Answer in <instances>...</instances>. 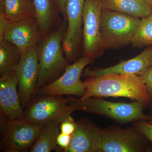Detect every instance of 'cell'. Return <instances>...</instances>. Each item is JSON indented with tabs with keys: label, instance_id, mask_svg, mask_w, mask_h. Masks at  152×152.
<instances>
[{
	"label": "cell",
	"instance_id": "1",
	"mask_svg": "<svg viewBox=\"0 0 152 152\" xmlns=\"http://www.w3.org/2000/svg\"><path fill=\"white\" fill-rule=\"evenodd\" d=\"M84 98L125 97L146 104L152 96L142 77L133 74H110L88 77L83 82Z\"/></svg>",
	"mask_w": 152,
	"mask_h": 152
},
{
	"label": "cell",
	"instance_id": "2",
	"mask_svg": "<svg viewBox=\"0 0 152 152\" xmlns=\"http://www.w3.org/2000/svg\"><path fill=\"white\" fill-rule=\"evenodd\" d=\"M65 26L62 23L44 36L37 46L39 75L35 96L41 87L54 80V79L69 65L62 45L66 31Z\"/></svg>",
	"mask_w": 152,
	"mask_h": 152
},
{
	"label": "cell",
	"instance_id": "3",
	"mask_svg": "<svg viewBox=\"0 0 152 152\" xmlns=\"http://www.w3.org/2000/svg\"><path fill=\"white\" fill-rule=\"evenodd\" d=\"M66 98L68 103L75 111L98 114L121 124L149 120L151 118L143 112L145 104L138 101L131 103L114 102L99 97L77 99L72 96H68Z\"/></svg>",
	"mask_w": 152,
	"mask_h": 152
},
{
	"label": "cell",
	"instance_id": "4",
	"mask_svg": "<svg viewBox=\"0 0 152 152\" xmlns=\"http://www.w3.org/2000/svg\"><path fill=\"white\" fill-rule=\"evenodd\" d=\"M141 20L137 17L103 10L100 31L104 50L118 48L131 43L139 28Z\"/></svg>",
	"mask_w": 152,
	"mask_h": 152
},
{
	"label": "cell",
	"instance_id": "5",
	"mask_svg": "<svg viewBox=\"0 0 152 152\" xmlns=\"http://www.w3.org/2000/svg\"><path fill=\"white\" fill-rule=\"evenodd\" d=\"M68 104L67 98L61 96H35L25 109L24 118L42 127L51 122L60 124L75 111Z\"/></svg>",
	"mask_w": 152,
	"mask_h": 152
},
{
	"label": "cell",
	"instance_id": "6",
	"mask_svg": "<svg viewBox=\"0 0 152 152\" xmlns=\"http://www.w3.org/2000/svg\"><path fill=\"white\" fill-rule=\"evenodd\" d=\"M148 139L134 128L111 126L102 129L100 152H151Z\"/></svg>",
	"mask_w": 152,
	"mask_h": 152
},
{
	"label": "cell",
	"instance_id": "7",
	"mask_svg": "<svg viewBox=\"0 0 152 152\" xmlns=\"http://www.w3.org/2000/svg\"><path fill=\"white\" fill-rule=\"evenodd\" d=\"M94 59L83 56L74 63L69 65L64 72L58 78L41 87L37 95L40 96H75L82 97L86 92L81 77L88 65L92 63Z\"/></svg>",
	"mask_w": 152,
	"mask_h": 152
},
{
	"label": "cell",
	"instance_id": "8",
	"mask_svg": "<svg viewBox=\"0 0 152 152\" xmlns=\"http://www.w3.org/2000/svg\"><path fill=\"white\" fill-rule=\"evenodd\" d=\"M43 127L31 124L24 118L8 121H1L3 151H29L39 135Z\"/></svg>",
	"mask_w": 152,
	"mask_h": 152
},
{
	"label": "cell",
	"instance_id": "9",
	"mask_svg": "<svg viewBox=\"0 0 152 152\" xmlns=\"http://www.w3.org/2000/svg\"><path fill=\"white\" fill-rule=\"evenodd\" d=\"M102 10L101 0H86L83 11V56L94 59L104 51L100 31Z\"/></svg>",
	"mask_w": 152,
	"mask_h": 152
},
{
	"label": "cell",
	"instance_id": "10",
	"mask_svg": "<svg viewBox=\"0 0 152 152\" xmlns=\"http://www.w3.org/2000/svg\"><path fill=\"white\" fill-rule=\"evenodd\" d=\"M15 72L18 78L21 104L25 109L36 95L39 75L37 47L23 52L20 61Z\"/></svg>",
	"mask_w": 152,
	"mask_h": 152
},
{
	"label": "cell",
	"instance_id": "11",
	"mask_svg": "<svg viewBox=\"0 0 152 152\" xmlns=\"http://www.w3.org/2000/svg\"><path fill=\"white\" fill-rule=\"evenodd\" d=\"M86 0H67L66 6L68 26L63 41V48L68 62L75 60L83 34V11Z\"/></svg>",
	"mask_w": 152,
	"mask_h": 152
},
{
	"label": "cell",
	"instance_id": "12",
	"mask_svg": "<svg viewBox=\"0 0 152 152\" xmlns=\"http://www.w3.org/2000/svg\"><path fill=\"white\" fill-rule=\"evenodd\" d=\"M45 36L36 18L9 23L0 41H8L22 52L37 46Z\"/></svg>",
	"mask_w": 152,
	"mask_h": 152
},
{
	"label": "cell",
	"instance_id": "13",
	"mask_svg": "<svg viewBox=\"0 0 152 152\" xmlns=\"http://www.w3.org/2000/svg\"><path fill=\"white\" fill-rule=\"evenodd\" d=\"M18 80L15 71L0 78L1 119L6 121L24 118L18 93Z\"/></svg>",
	"mask_w": 152,
	"mask_h": 152
},
{
	"label": "cell",
	"instance_id": "14",
	"mask_svg": "<svg viewBox=\"0 0 152 152\" xmlns=\"http://www.w3.org/2000/svg\"><path fill=\"white\" fill-rule=\"evenodd\" d=\"M69 147L66 152H100L102 129L87 118L76 121Z\"/></svg>",
	"mask_w": 152,
	"mask_h": 152
},
{
	"label": "cell",
	"instance_id": "15",
	"mask_svg": "<svg viewBox=\"0 0 152 152\" xmlns=\"http://www.w3.org/2000/svg\"><path fill=\"white\" fill-rule=\"evenodd\" d=\"M152 67V45L147 46L140 54L116 65L103 69H86L84 75L94 77L110 74L140 75Z\"/></svg>",
	"mask_w": 152,
	"mask_h": 152
},
{
	"label": "cell",
	"instance_id": "16",
	"mask_svg": "<svg viewBox=\"0 0 152 152\" xmlns=\"http://www.w3.org/2000/svg\"><path fill=\"white\" fill-rule=\"evenodd\" d=\"M35 17L44 35L59 26L61 22L53 0H31Z\"/></svg>",
	"mask_w": 152,
	"mask_h": 152
},
{
	"label": "cell",
	"instance_id": "17",
	"mask_svg": "<svg viewBox=\"0 0 152 152\" xmlns=\"http://www.w3.org/2000/svg\"><path fill=\"white\" fill-rule=\"evenodd\" d=\"M103 10L143 18L152 14V6L146 0H101Z\"/></svg>",
	"mask_w": 152,
	"mask_h": 152
},
{
	"label": "cell",
	"instance_id": "18",
	"mask_svg": "<svg viewBox=\"0 0 152 152\" xmlns=\"http://www.w3.org/2000/svg\"><path fill=\"white\" fill-rule=\"evenodd\" d=\"M0 15L9 23L36 18L31 0H0Z\"/></svg>",
	"mask_w": 152,
	"mask_h": 152
},
{
	"label": "cell",
	"instance_id": "19",
	"mask_svg": "<svg viewBox=\"0 0 152 152\" xmlns=\"http://www.w3.org/2000/svg\"><path fill=\"white\" fill-rule=\"evenodd\" d=\"M23 52L12 43L0 41V76L3 77L15 71L20 61Z\"/></svg>",
	"mask_w": 152,
	"mask_h": 152
},
{
	"label": "cell",
	"instance_id": "20",
	"mask_svg": "<svg viewBox=\"0 0 152 152\" xmlns=\"http://www.w3.org/2000/svg\"><path fill=\"white\" fill-rule=\"evenodd\" d=\"M59 127V123L57 122L49 123L44 126L35 142L30 148L29 151L50 152L59 151L57 139L60 133Z\"/></svg>",
	"mask_w": 152,
	"mask_h": 152
},
{
	"label": "cell",
	"instance_id": "21",
	"mask_svg": "<svg viewBox=\"0 0 152 152\" xmlns=\"http://www.w3.org/2000/svg\"><path fill=\"white\" fill-rule=\"evenodd\" d=\"M134 48L152 45V14L141 19L140 24L131 42Z\"/></svg>",
	"mask_w": 152,
	"mask_h": 152
},
{
	"label": "cell",
	"instance_id": "22",
	"mask_svg": "<svg viewBox=\"0 0 152 152\" xmlns=\"http://www.w3.org/2000/svg\"><path fill=\"white\" fill-rule=\"evenodd\" d=\"M76 126V122L70 115L60 123V129L61 132L72 135L75 131Z\"/></svg>",
	"mask_w": 152,
	"mask_h": 152
},
{
	"label": "cell",
	"instance_id": "23",
	"mask_svg": "<svg viewBox=\"0 0 152 152\" xmlns=\"http://www.w3.org/2000/svg\"><path fill=\"white\" fill-rule=\"evenodd\" d=\"M134 127L142 133L152 144V124L143 121H136Z\"/></svg>",
	"mask_w": 152,
	"mask_h": 152
},
{
	"label": "cell",
	"instance_id": "24",
	"mask_svg": "<svg viewBox=\"0 0 152 152\" xmlns=\"http://www.w3.org/2000/svg\"><path fill=\"white\" fill-rule=\"evenodd\" d=\"M72 136L60 132L57 137V142L59 148V151H66L70 145Z\"/></svg>",
	"mask_w": 152,
	"mask_h": 152
},
{
	"label": "cell",
	"instance_id": "25",
	"mask_svg": "<svg viewBox=\"0 0 152 152\" xmlns=\"http://www.w3.org/2000/svg\"><path fill=\"white\" fill-rule=\"evenodd\" d=\"M139 75L144 80L148 91L152 96V67Z\"/></svg>",
	"mask_w": 152,
	"mask_h": 152
},
{
	"label": "cell",
	"instance_id": "26",
	"mask_svg": "<svg viewBox=\"0 0 152 152\" xmlns=\"http://www.w3.org/2000/svg\"><path fill=\"white\" fill-rule=\"evenodd\" d=\"M67 1V0H53L58 12L63 15L66 20V6Z\"/></svg>",
	"mask_w": 152,
	"mask_h": 152
},
{
	"label": "cell",
	"instance_id": "27",
	"mask_svg": "<svg viewBox=\"0 0 152 152\" xmlns=\"http://www.w3.org/2000/svg\"><path fill=\"white\" fill-rule=\"evenodd\" d=\"M150 4H151V5H152V0H146Z\"/></svg>",
	"mask_w": 152,
	"mask_h": 152
},
{
	"label": "cell",
	"instance_id": "28",
	"mask_svg": "<svg viewBox=\"0 0 152 152\" xmlns=\"http://www.w3.org/2000/svg\"><path fill=\"white\" fill-rule=\"evenodd\" d=\"M149 123H151V124H152V118L151 119V121H150Z\"/></svg>",
	"mask_w": 152,
	"mask_h": 152
},
{
	"label": "cell",
	"instance_id": "29",
	"mask_svg": "<svg viewBox=\"0 0 152 152\" xmlns=\"http://www.w3.org/2000/svg\"></svg>",
	"mask_w": 152,
	"mask_h": 152
}]
</instances>
